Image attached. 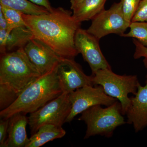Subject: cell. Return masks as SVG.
Masks as SVG:
<instances>
[{
  "mask_svg": "<svg viewBox=\"0 0 147 147\" xmlns=\"http://www.w3.org/2000/svg\"><path fill=\"white\" fill-rule=\"evenodd\" d=\"M22 15L34 37L47 44L61 58L74 59L79 55L74 38L82 23L71 11L59 7L45 14Z\"/></svg>",
  "mask_w": 147,
  "mask_h": 147,
  "instance_id": "cell-1",
  "label": "cell"
},
{
  "mask_svg": "<svg viewBox=\"0 0 147 147\" xmlns=\"http://www.w3.org/2000/svg\"><path fill=\"white\" fill-rule=\"evenodd\" d=\"M57 66L38 77L11 105L1 111V119L9 118L18 113L30 114L62 94L57 75Z\"/></svg>",
  "mask_w": 147,
  "mask_h": 147,
  "instance_id": "cell-2",
  "label": "cell"
},
{
  "mask_svg": "<svg viewBox=\"0 0 147 147\" xmlns=\"http://www.w3.org/2000/svg\"><path fill=\"white\" fill-rule=\"evenodd\" d=\"M41 75L27 57L24 47L1 55L0 87L18 96Z\"/></svg>",
  "mask_w": 147,
  "mask_h": 147,
  "instance_id": "cell-3",
  "label": "cell"
},
{
  "mask_svg": "<svg viewBox=\"0 0 147 147\" xmlns=\"http://www.w3.org/2000/svg\"><path fill=\"white\" fill-rule=\"evenodd\" d=\"M81 114L78 120L87 125L85 139L96 135L109 138L117 127L126 123L119 100L105 108L101 105L92 106Z\"/></svg>",
  "mask_w": 147,
  "mask_h": 147,
  "instance_id": "cell-4",
  "label": "cell"
},
{
  "mask_svg": "<svg viewBox=\"0 0 147 147\" xmlns=\"http://www.w3.org/2000/svg\"><path fill=\"white\" fill-rule=\"evenodd\" d=\"M92 76L93 85L101 86L106 94L119 100L123 115H125L131 101L128 94H136L140 84L137 76L119 75L111 68H105L98 70Z\"/></svg>",
  "mask_w": 147,
  "mask_h": 147,
  "instance_id": "cell-5",
  "label": "cell"
},
{
  "mask_svg": "<svg viewBox=\"0 0 147 147\" xmlns=\"http://www.w3.org/2000/svg\"><path fill=\"white\" fill-rule=\"evenodd\" d=\"M71 110L69 94L63 93L36 111L30 114L28 119L31 135L35 134L40 127L44 125L62 126L65 123Z\"/></svg>",
  "mask_w": 147,
  "mask_h": 147,
  "instance_id": "cell-6",
  "label": "cell"
},
{
  "mask_svg": "<svg viewBox=\"0 0 147 147\" xmlns=\"http://www.w3.org/2000/svg\"><path fill=\"white\" fill-rule=\"evenodd\" d=\"M131 22L125 19L120 2L115 3L109 9H104L92 20L87 31L99 40L110 34L121 36L129 28Z\"/></svg>",
  "mask_w": 147,
  "mask_h": 147,
  "instance_id": "cell-7",
  "label": "cell"
},
{
  "mask_svg": "<svg viewBox=\"0 0 147 147\" xmlns=\"http://www.w3.org/2000/svg\"><path fill=\"white\" fill-rule=\"evenodd\" d=\"M71 110L65 123H69L76 116L92 106H110L117 99L105 93L100 85H88L78 89L69 94Z\"/></svg>",
  "mask_w": 147,
  "mask_h": 147,
  "instance_id": "cell-8",
  "label": "cell"
},
{
  "mask_svg": "<svg viewBox=\"0 0 147 147\" xmlns=\"http://www.w3.org/2000/svg\"><path fill=\"white\" fill-rule=\"evenodd\" d=\"M99 40L87 30L81 28L76 32L74 38L76 50L79 54H82L84 60L88 64L92 74L99 69L111 68L101 51Z\"/></svg>",
  "mask_w": 147,
  "mask_h": 147,
  "instance_id": "cell-9",
  "label": "cell"
},
{
  "mask_svg": "<svg viewBox=\"0 0 147 147\" xmlns=\"http://www.w3.org/2000/svg\"><path fill=\"white\" fill-rule=\"evenodd\" d=\"M58 80L63 93L69 94L88 85H94L92 76L86 75L74 59H62L57 68Z\"/></svg>",
  "mask_w": 147,
  "mask_h": 147,
  "instance_id": "cell-10",
  "label": "cell"
},
{
  "mask_svg": "<svg viewBox=\"0 0 147 147\" xmlns=\"http://www.w3.org/2000/svg\"><path fill=\"white\" fill-rule=\"evenodd\" d=\"M24 48L29 60L41 74L55 68L62 59L47 44L35 38Z\"/></svg>",
  "mask_w": 147,
  "mask_h": 147,
  "instance_id": "cell-11",
  "label": "cell"
},
{
  "mask_svg": "<svg viewBox=\"0 0 147 147\" xmlns=\"http://www.w3.org/2000/svg\"><path fill=\"white\" fill-rule=\"evenodd\" d=\"M130 98V103L125 115L127 123L132 124L135 132L147 127V76L146 85L139 84L137 93Z\"/></svg>",
  "mask_w": 147,
  "mask_h": 147,
  "instance_id": "cell-12",
  "label": "cell"
},
{
  "mask_svg": "<svg viewBox=\"0 0 147 147\" xmlns=\"http://www.w3.org/2000/svg\"><path fill=\"white\" fill-rule=\"evenodd\" d=\"M33 38L31 31L26 26L17 27L9 32L0 29L1 55L24 47Z\"/></svg>",
  "mask_w": 147,
  "mask_h": 147,
  "instance_id": "cell-13",
  "label": "cell"
},
{
  "mask_svg": "<svg viewBox=\"0 0 147 147\" xmlns=\"http://www.w3.org/2000/svg\"><path fill=\"white\" fill-rule=\"evenodd\" d=\"M9 119L5 147H26L29 141L26 130L28 124V117L24 113H18Z\"/></svg>",
  "mask_w": 147,
  "mask_h": 147,
  "instance_id": "cell-14",
  "label": "cell"
},
{
  "mask_svg": "<svg viewBox=\"0 0 147 147\" xmlns=\"http://www.w3.org/2000/svg\"><path fill=\"white\" fill-rule=\"evenodd\" d=\"M65 134L66 131L62 126L53 124L44 125L31 136L26 147L42 146L48 142L62 138Z\"/></svg>",
  "mask_w": 147,
  "mask_h": 147,
  "instance_id": "cell-15",
  "label": "cell"
},
{
  "mask_svg": "<svg viewBox=\"0 0 147 147\" xmlns=\"http://www.w3.org/2000/svg\"><path fill=\"white\" fill-rule=\"evenodd\" d=\"M107 0H84L73 10L72 15L76 21L82 23L92 20L105 9Z\"/></svg>",
  "mask_w": 147,
  "mask_h": 147,
  "instance_id": "cell-16",
  "label": "cell"
},
{
  "mask_svg": "<svg viewBox=\"0 0 147 147\" xmlns=\"http://www.w3.org/2000/svg\"><path fill=\"white\" fill-rule=\"evenodd\" d=\"M0 5L27 15H40L50 12L44 7L36 4L29 0H0Z\"/></svg>",
  "mask_w": 147,
  "mask_h": 147,
  "instance_id": "cell-17",
  "label": "cell"
},
{
  "mask_svg": "<svg viewBox=\"0 0 147 147\" xmlns=\"http://www.w3.org/2000/svg\"><path fill=\"white\" fill-rule=\"evenodd\" d=\"M129 31L120 36L135 38L144 46L147 47V22H131Z\"/></svg>",
  "mask_w": 147,
  "mask_h": 147,
  "instance_id": "cell-18",
  "label": "cell"
},
{
  "mask_svg": "<svg viewBox=\"0 0 147 147\" xmlns=\"http://www.w3.org/2000/svg\"><path fill=\"white\" fill-rule=\"evenodd\" d=\"M0 10L2 11L7 22V32L17 27L26 26L22 13L20 11L1 5H0Z\"/></svg>",
  "mask_w": 147,
  "mask_h": 147,
  "instance_id": "cell-19",
  "label": "cell"
},
{
  "mask_svg": "<svg viewBox=\"0 0 147 147\" xmlns=\"http://www.w3.org/2000/svg\"><path fill=\"white\" fill-rule=\"evenodd\" d=\"M141 0H121L122 10L125 19L129 22L137 11Z\"/></svg>",
  "mask_w": 147,
  "mask_h": 147,
  "instance_id": "cell-20",
  "label": "cell"
},
{
  "mask_svg": "<svg viewBox=\"0 0 147 147\" xmlns=\"http://www.w3.org/2000/svg\"><path fill=\"white\" fill-rule=\"evenodd\" d=\"M131 22H147V0H141Z\"/></svg>",
  "mask_w": 147,
  "mask_h": 147,
  "instance_id": "cell-21",
  "label": "cell"
},
{
  "mask_svg": "<svg viewBox=\"0 0 147 147\" xmlns=\"http://www.w3.org/2000/svg\"><path fill=\"white\" fill-rule=\"evenodd\" d=\"M133 42L135 45V52L133 57L134 59H140L143 57L144 65L147 69V47L144 46L137 40L133 38Z\"/></svg>",
  "mask_w": 147,
  "mask_h": 147,
  "instance_id": "cell-22",
  "label": "cell"
},
{
  "mask_svg": "<svg viewBox=\"0 0 147 147\" xmlns=\"http://www.w3.org/2000/svg\"><path fill=\"white\" fill-rule=\"evenodd\" d=\"M9 119H1L0 120V147H5L7 135L8 134Z\"/></svg>",
  "mask_w": 147,
  "mask_h": 147,
  "instance_id": "cell-23",
  "label": "cell"
},
{
  "mask_svg": "<svg viewBox=\"0 0 147 147\" xmlns=\"http://www.w3.org/2000/svg\"><path fill=\"white\" fill-rule=\"evenodd\" d=\"M36 4L44 7L49 11L53 10V7L51 6L49 0H29Z\"/></svg>",
  "mask_w": 147,
  "mask_h": 147,
  "instance_id": "cell-24",
  "label": "cell"
},
{
  "mask_svg": "<svg viewBox=\"0 0 147 147\" xmlns=\"http://www.w3.org/2000/svg\"><path fill=\"white\" fill-rule=\"evenodd\" d=\"M7 24L4 15L2 11L0 10V29L7 30Z\"/></svg>",
  "mask_w": 147,
  "mask_h": 147,
  "instance_id": "cell-25",
  "label": "cell"
},
{
  "mask_svg": "<svg viewBox=\"0 0 147 147\" xmlns=\"http://www.w3.org/2000/svg\"><path fill=\"white\" fill-rule=\"evenodd\" d=\"M84 0H70V3H71V7L70 8L71 10H73L74 9L76 8L77 7L83 2Z\"/></svg>",
  "mask_w": 147,
  "mask_h": 147,
  "instance_id": "cell-26",
  "label": "cell"
}]
</instances>
